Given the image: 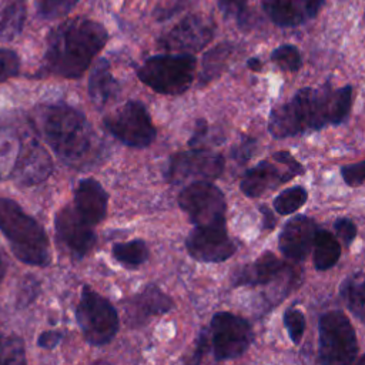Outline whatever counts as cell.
Listing matches in <instances>:
<instances>
[{
	"label": "cell",
	"instance_id": "1",
	"mask_svg": "<svg viewBox=\"0 0 365 365\" xmlns=\"http://www.w3.org/2000/svg\"><path fill=\"white\" fill-rule=\"evenodd\" d=\"M351 97V86L338 90H332L329 84L301 88L288 103L271 111L268 131L275 138H285L322 128L325 124H341L349 113Z\"/></svg>",
	"mask_w": 365,
	"mask_h": 365
},
{
	"label": "cell",
	"instance_id": "2",
	"mask_svg": "<svg viewBox=\"0 0 365 365\" xmlns=\"http://www.w3.org/2000/svg\"><path fill=\"white\" fill-rule=\"evenodd\" d=\"M107 40L106 27L94 20L76 17L63 21L47 37L46 71L64 78L81 77Z\"/></svg>",
	"mask_w": 365,
	"mask_h": 365
},
{
	"label": "cell",
	"instance_id": "3",
	"mask_svg": "<svg viewBox=\"0 0 365 365\" xmlns=\"http://www.w3.org/2000/svg\"><path fill=\"white\" fill-rule=\"evenodd\" d=\"M46 143L56 155L71 167H83L97 155V138L86 115L71 106L57 103L40 115Z\"/></svg>",
	"mask_w": 365,
	"mask_h": 365
},
{
	"label": "cell",
	"instance_id": "4",
	"mask_svg": "<svg viewBox=\"0 0 365 365\" xmlns=\"http://www.w3.org/2000/svg\"><path fill=\"white\" fill-rule=\"evenodd\" d=\"M0 231L19 261L37 267L50 264V241L46 231L10 198H0Z\"/></svg>",
	"mask_w": 365,
	"mask_h": 365
},
{
	"label": "cell",
	"instance_id": "5",
	"mask_svg": "<svg viewBox=\"0 0 365 365\" xmlns=\"http://www.w3.org/2000/svg\"><path fill=\"white\" fill-rule=\"evenodd\" d=\"M195 64V57L188 53L160 54L147 58L137 76L157 93L181 94L191 86Z\"/></svg>",
	"mask_w": 365,
	"mask_h": 365
},
{
	"label": "cell",
	"instance_id": "6",
	"mask_svg": "<svg viewBox=\"0 0 365 365\" xmlns=\"http://www.w3.org/2000/svg\"><path fill=\"white\" fill-rule=\"evenodd\" d=\"M77 324L91 345L108 344L118 331V314L108 299L84 285L76 309Z\"/></svg>",
	"mask_w": 365,
	"mask_h": 365
},
{
	"label": "cell",
	"instance_id": "7",
	"mask_svg": "<svg viewBox=\"0 0 365 365\" xmlns=\"http://www.w3.org/2000/svg\"><path fill=\"white\" fill-rule=\"evenodd\" d=\"M358 354L354 327L341 311H328L319 319V361L324 364H351Z\"/></svg>",
	"mask_w": 365,
	"mask_h": 365
},
{
	"label": "cell",
	"instance_id": "8",
	"mask_svg": "<svg viewBox=\"0 0 365 365\" xmlns=\"http://www.w3.org/2000/svg\"><path fill=\"white\" fill-rule=\"evenodd\" d=\"M178 204L195 227L225 225V198L210 181H194L178 195Z\"/></svg>",
	"mask_w": 365,
	"mask_h": 365
},
{
	"label": "cell",
	"instance_id": "9",
	"mask_svg": "<svg viewBox=\"0 0 365 365\" xmlns=\"http://www.w3.org/2000/svg\"><path fill=\"white\" fill-rule=\"evenodd\" d=\"M104 125L117 140L128 147L144 148L155 138V127L147 108L140 101H127L104 118Z\"/></svg>",
	"mask_w": 365,
	"mask_h": 365
},
{
	"label": "cell",
	"instance_id": "10",
	"mask_svg": "<svg viewBox=\"0 0 365 365\" xmlns=\"http://www.w3.org/2000/svg\"><path fill=\"white\" fill-rule=\"evenodd\" d=\"M302 173L304 167L289 153L279 151L272 154V161L264 160L250 168L242 177L240 188L248 197H259Z\"/></svg>",
	"mask_w": 365,
	"mask_h": 365
},
{
	"label": "cell",
	"instance_id": "11",
	"mask_svg": "<svg viewBox=\"0 0 365 365\" xmlns=\"http://www.w3.org/2000/svg\"><path fill=\"white\" fill-rule=\"evenodd\" d=\"M210 329L212 355L217 361L240 358L247 352L252 339L250 324L231 312L215 314Z\"/></svg>",
	"mask_w": 365,
	"mask_h": 365
},
{
	"label": "cell",
	"instance_id": "12",
	"mask_svg": "<svg viewBox=\"0 0 365 365\" xmlns=\"http://www.w3.org/2000/svg\"><path fill=\"white\" fill-rule=\"evenodd\" d=\"M222 171V155L207 148H192L190 151L177 153L171 157L165 171V178L171 184L212 181L218 178Z\"/></svg>",
	"mask_w": 365,
	"mask_h": 365
},
{
	"label": "cell",
	"instance_id": "13",
	"mask_svg": "<svg viewBox=\"0 0 365 365\" xmlns=\"http://www.w3.org/2000/svg\"><path fill=\"white\" fill-rule=\"evenodd\" d=\"M212 19L202 14H190L165 33L158 44L167 51L194 53L204 48L214 37Z\"/></svg>",
	"mask_w": 365,
	"mask_h": 365
},
{
	"label": "cell",
	"instance_id": "14",
	"mask_svg": "<svg viewBox=\"0 0 365 365\" xmlns=\"http://www.w3.org/2000/svg\"><path fill=\"white\" fill-rule=\"evenodd\" d=\"M188 254L201 262H221L235 252V244L228 237L225 225L195 227L185 240Z\"/></svg>",
	"mask_w": 365,
	"mask_h": 365
},
{
	"label": "cell",
	"instance_id": "15",
	"mask_svg": "<svg viewBox=\"0 0 365 365\" xmlns=\"http://www.w3.org/2000/svg\"><path fill=\"white\" fill-rule=\"evenodd\" d=\"M53 171V161L46 148L33 138L20 141L10 175L21 185L40 184Z\"/></svg>",
	"mask_w": 365,
	"mask_h": 365
},
{
	"label": "cell",
	"instance_id": "16",
	"mask_svg": "<svg viewBox=\"0 0 365 365\" xmlns=\"http://www.w3.org/2000/svg\"><path fill=\"white\" fill-rule=\"evenodd\" d=\"M58 241L74 258L86 257L96 245L93 225L83 220L74 207L61 208L54 220Z\"/></svg>",
	"mask_w": 365,
	"mask_h": 365
},
{
	"label": "cell",
	"instance_id": "17",
	"mask_svg": "<svg viewBox=\"0 0 365 365\" xmlns=\"http://www.w3.org/2000/svg\"><path fill=\"white\" fill-rule=\"evenodd\" d=\"M317 231L318 230L312 218L307 215H297L284 225L278 240L279 250L287 258L301 261L312 250Z\"/></svg>",
	"mask_w": 365,
	"mask_h": 365
},
{
	"label": "cell",
	"instance_id": "18",
	"mask_svg": "<svg viewBox=\"0 0 365 365\" xmlns=\"http://www.w3.org/2000/svg\"><path fill=\"white\" fill-rule=\"evenodd\" d=\"M324 0H264L262 9L279 27L299 26L317 16Z\"/></svg>",
	"mask_w": 365,
	"mask_h": 365
},
{
	"label": "cell",
	"instance_id": "19",
	"mask_svg": "<svg viewBox=\"0 0 365 365\" xmlns=\"http://www.w3.org/2000/svg\"><path fill=\"white\" fill-rule=\"evenodd\" d=\"M108 195L96 178H83L74 191V210L90 225L100 224L107 215Z\"/></svg>",
	"mask_w": 365,
	"mask_h": 365
},
{
	"label": "cell",
	"instance_id": "20",
	"mask_svg": "<svg viewBox=\"0 0 365 365\" xmlns=\"http://www.w3.org/2000/svg\"><path fill=\"white\" fill-rule=\"evenodd\" d=\"M173 301L155 285H148L143 292L133 297L127 304V317L133 325H141L154 315L170 311Z\"/></svg>",
	"mask_w": 365,
	"mask_h": 365
},
{
	"label": "cell",
	"instance_id": "21",
	"mask_svg": "<svg viewBox=\"0 0 365 365\" xmlns=\"http://www.w3.org/2000/svg\"><path fill=\"white\" fill-rule=\"evenodd\" d=\"M287 265L272 252H262L252 264L242 267L234 275V285H264L277 279Z\"/></svg>",
	"mask_w": 365,
	"mask_h": 365
},
{
	"label": "cell",
	"instance_id": "22",
	"mask_svg": "<svg viewBox=\"0 0 365 365\" xmlns=\"http://www.w3.org/2000/svg\"><path fill=\"white\" fill-rule=\"evenodd\" d=\"M88 94L98 107L106 106L118 94V83L111 74L107 60L100 58L94 66L88 80Z\"/></svg>",
	"mask_w": 365,
	"mask_h": 365
},
{
	"label": "cell",
	"instance_id": "23",
	"mask_svg": "<svg viewBox=\"0 0 365 365\" xmlns=\"http://www.w3.org/2000/svg\"><path fill=\"white\" fill-rule=\"evenodd\" d=\"M314 265L318 271H325L334 267L341 255L338 240L325 230H318L314 240Z\"/></svg>",
	"mask_w": 365,
	"mask_h": 365
},
{
	"label": "cell",
	"instance_id": "24",
	"mask_svg": "<svg viewBox=\"0 0 365 365\" xmlns=\"http://www.w3.org/2000/svg\"><path fill=\"white\" fill-rule=\"evenodd\" d=\"M26 0H7L0 14V38L10 41L16 38L26 21Z\"/></svg>",
	"mask_w": 365,
	"mask_h": 365
},
{
	"label": "cell",
	"instance_id": "25",
	"mask_svg": "<svg viewBox=\"0 0 365 365\" xmlns=\"http://www.w3.org/2000/svg\"><path fill=\"white\" fill-rule=\"evenodd\" d=\"M339 292L349 311L365 324V277L361 274L348 277Z\"/></svg>",
	"mask_w": 365,
	"mask_h": 365
},
{
	"label": "cell",
	"instance_id": "26",
	"mask_svg": "<svg viewBox=\"0 0 365 365\" xmlns=\"http://www.w3.org/2000/svg\"><path fill=\"white\" fill-rule=\"evenodd\" d=\"M113 257L128 268H135L147 261L148 248L143 240H133L113 245Z\"/></svg>",
	"mask_w": 365,
	"mask_h": 365
},
{
	"label": "cell",
	"instance_id": "27",
	"mask_svg": "<svg viewBox=\"0 0 365 365\" xmlns=\"http://www.w3.org/2000/svg\"><path fill=\"white\" fill-rule=\"evenodd\" d=\"M232 51V46L230 43L218 44L208 53H205L202 58V70H201V81L207 83L212 78L218 77L225 67V63Z\"/></svg>",
	"mask_w": 365,
	"mask_h": 365
},
{
	"label": "cell",
	"instance_id": "28",
	"mask_svg": "<svg viewBox=\"0 0 365 365\" xmlns=\"http://www.w3.org/2000/svg\"><path fill=\"white\" fill-rule=\"evenodd\" d=\"M24 342L14 334H7L0 328V364H24Z\"/></svg>",
	"mask_w": 365,
	"mask_h": 365
},
{
	"label": "cell",
	"instance_id": "29",
	"mask_svg": "<svg viewBox=\"0 0 365 365\" xmlns=\"http://www.w3.org/2000/svg\"><path fill=\"white\" fill-rule=\"evenodd\" d=\"M308 194L305 191V188L297 185V187H291L284 190L278 197H275L274 200V208L278 214L281 215H288L294 211H297L298 208H301L305 202H307Z\"/></svg>",
	"mask_w": 365,
	"mask_h": 365
},
{
	"label": "cell",
	"instance_id": "30",
	"mask_svg": "<svg viewBox=\"0 0 365 365\" xmlns=\"http://www.w3.org/2000/svg\"><path fill=\"white\" fill-rule=\"evenodd\" d=\"M271 60L285 71H298L302 64L301 53L292 44H284L277 47L271 54Z\"/></svg>",
	"mask_w": 365,
	"mask_h": 365
},
{
	"label": "cell",
	"instance_id": "31",
	"mask_svg": "<svg viewBox=\"0 0 365 365\" xmlns=\"http://www.w3.org/2000/svg\"><path fill=\"white\" fill-rule=\"evenodd\" d=\"M78 0H37V13L43 19L66 16Z\"/></svg>",
	"mask_w": 365,
	"mask_h": 365
},
{
	"label": "cell",
	"instance_id": "32",
	"mask_svg": "<svg viewBox=\"0 0 365 365\" xmlns=\"http://www.w3.org/2000/svg\"><path fill=\"white\" fill-rule=\"evenodd\" d=\"M284 325L288 331V335L294 344H298L305 331V319L301 311L289 308L284 314Z\"/></svg>",
	"mask_w": 365,
	"mask_h": 365
},
{
	"label": "cell",
	"instance_id": "33",
	"mask_svg": "<svg viewBox=\"0 0 365 365\" xmlns=\"http://www.w3.org/2000/svg\"><path fill=\"white\" fill-rule=\"evenodd\" d=\"M20 70V58L10 48H0V83L17 76Z\"/></svg>",
	"mask_w": 365,
	"mask_h": 365
},
{
	"label": "cell",
	"instance_id": "34",
	"mask_svg": "<svg viewBox=\"0 0 365 365\" xmlns=\"http://www.w3.org/2000/svg\"><path fill=\"white\" fill-rule=\"evenodd\" d=\"M341 175L348 185L351 187L361 185L365 181V161L344 165L341 168Z\"/></svg>",
	"mask_w": 365,
	"mask_h": 365
},
{
	"label": "cell",
	"instance_id": "35",
	"mask_svg": "<svg viewBox=\"0 0 365 365\" xmlns=\"http://www.w3.org/2000/svg\"><path fill=\"white\" fill-rule=\"evenodd\" d=\"M247 3L248 0H218L221 11H224L225 16L235 19L238 23H242L245 19Z\"/></svg>",
	"mask_w": 365,
	"mask_h": 365
},
{
	"label": "cell",
	"instance_id": "36",
	"mask_svg": "<svg viewBox=\"0 0 365 365\" xmlns=\"http://www.w3.org/2000/svg\"><path fill=\"white\" fill-rule=\"evenodd\" d=\"M334 228L336 231V235L346 244L349 245L354 238L356 237V227L349 218H338L334 222Z\"/></svg>",
	"mask_w": 365,
	"mask_h": 365
},
{
	"label": "cell",
	"instance_id": "37",
	"mask_svg": "<svg viewBox=\"0 0 365 365\" xmlns=\"http://www.w3.org/2000/svg\"><path fill=\"white\" fill-rule=\"evenodd\" d=\"M254 147H255V140L254 138H250V137L242 138V141L237 147H234V150L231 153L232 158H235L240 163L247 161L252 155Z\"/></svg>",
	"mask_w": 365,
	"mask_h": 365
},
{
	"label": "cell",
	"instance_id": "38",
	"mask_svg": "<svg viewBox=\"0 0 365 365\" xmlns=\"http://www.w3.org/2000/svg\"><path fill=\"white\" fill-rule=\"evenodd\" d=\"M63 332L61 331H44L38 339H37V345L40 348H46V349H53L54 346H57L61 339H63Z\"/></svg>",
	"mask_w": 365,
	"mask_h": 365
},
{
	"label": "cell",
	"instance_id": "39",
	"mask_svg": "<svg viewBox=\"0 0 365 365\" xmlns=\"http://www.w3.org/2000/svg\"><path fill=\"white\" fill-rule=\"evenodd\" d=\"M259 211L262 212V221H264V228L265 230H272L277 224V220L275 217L272 215V212L265 207V205H261L259 207Z\"/></svg>",
	"mask_w": 365,
	"mask_h": 365
},
{
	"label": "cell",
	"instance_id": "40",
	"mask_svg": "<svg viewBox=\"0 0 365 365\" xmlns=\"http://www.w3.org/2000/svg\"><path fill=\"white\" fill-rule=\"evenodd\" d=\"M247 66H248V68H251L252 71H259V70H261V67H262V63H261V60H259V58H257V57H251V58H248Z\"/></svg>",
	"mask_w": 365,
	"mask_h": 365
},
{
	"label": "cell",
	"instance_id": "41",
	"mask_svg": "<svg viewBox=\"0 0 365 365\" xmlns=\"http://www.w3.org/2000/svg\"><path fill=\"white\" fill-rule=\"evenodd\" d=\"M4 275H6V262H4V259H3V257L0 254V284L4 279Z\"/></svg>",
	"mask_w": 365,
	"mask_h": 365
},
{
	"label": "cell",
	"instance_id": "42",
	"mask_svg": "<svg viewBox=\"0 0 365 365\" xmlns=\"http://www.w3.org/2000/svg\"><path fill=\"white\" fill-rule=\"evenodd\" d=\"M358 362H359V364H365V355H362V356L358 359Z\"/></svg>",
	"mask_w": 365,
	"mask_h": 365
}]
</instances>
